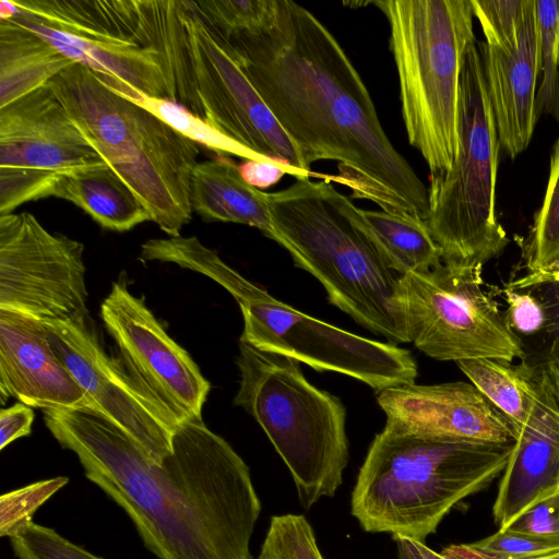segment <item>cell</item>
I'll use <instances>...</instances> for the list:
<instances>
[{"label":"cell","instance_id":"30","mask_svg":"<svg viewBox=\"0 0 559 559\" xmlns=\"http://www.w3.org/2000/svg\"><path fill=\"white\" fill-rule=\"evenodd\" d=\"M202 20L230 39L267 25L276 10V0H200L190 1Z\"/></svg>","mask_w":559,"mask_h":559},{"label":"cell","instance_id":"26","mask_svg":"<svg viewBox=\"0 0 559 559\" xmlns=\"http://www.w3.org/2000/svg\"><path fill=\"white\" fill-rule=\"evenodd\" d=\"M530 272L559 270V139L550 159L545 198L523 247Z\"/></svg>","mask_w":559,"mask_h":559},{"label":"cell","instance_id":"2","mask_svg":"<svg viewBox=\"0 0 559 559\" xmlns=\"http://www.w3.org/2000/svg\"><path fill=\"white\" fill-rule=\"evenodd\" d=\"M263 28L230 38L249 81L306 166L338 163L334 179L382 211L426 223L428 188L385 134L371 95L337 39L308 9L276 0Z\"/></svg>","mask_w":559,"mask_h":559},{"label":"cell","instance_id":"34","mask_svg":"<svg viewBox=\"0 0 559 559\" xmlns=\"http://www.w3.org/2000/svg\"><path fill=\"white\" fill-rule=\"evenodd\" d=\"M10 544L17 559H104L34 521L11 536Z\"/></svg>","mask_w":559,"mask_h":559},{"label":"cell","instance_id":"11","mask_svg":"<svg viewBox=\"0 0 559 559\" xmlns=\"http://www.w3.org/2000/svg\"><path fill=\"white\" fill-rule=\"evenodd\" d=\"M135 0H1L10 20L46 39L123 95L168 98L156 52L138 43Z\"/></svg>","mask_w":559,"mask_h":559},{"label":"cell","instance_id":"5","mask_svg":"<svg viewBox=\"0 0 559 559\" xmlns=\"http://www.w3.org/2000/svg\"><path fill=\"white\" fill-rule=\"evenodd\" d=\"M102 159L169 237L192 218L190 180L198 145L144 107L73 63L47 84Z\"/></svg>","mask_w":559,"mask_h":559},{"label":"cell","instance_id":"40","mask_svg":"<svg viewBox=\"0 0 559 559\" xmlns=\"http://www.w3.org/2000/svg\"><path fill=\"white\" fill-rule=\"evenodd\" d=\"M241 177L254 188H267L278 182L285 174L301 178L294 169L274 163L247 159L238 166Z\"/></svg>","mask_w":559,"mask_h":559},{"label":"cell","instance_id":"1","mask_svg":"<svg viewBox=\"0 0 559 559\" xmlns=\"http://www.w3.org/2000/svg\"><path fill=\"white\" fill-rule=\"evenodd\" d=\"M52 437L130 518L157 559H253L261 501L250 468L202 418L183 420L162 464L99 413L44 409Z\"/></svg>","mask_w":559,"mask_h":559},{"label":"cell","instance_id":"19","mask_svg":"<svg viewBox=\"0 0 559 559\" xmlns=\"http://www.w3.org/2000/svg\"><path fill=\"white\" fill-rule=\"evenodd\" d=\"M559 483V404L545 368L533 370L530 407L492 506L498 530Z\"/></svg>","mask_w":559,"mask_h":559},{"label":"cell","instance_id":"24","mask_svg":"<svg viewBox=\"0 0 559 559\" xmlns=\"http://www.w3.org/2000/svg\"><path fill=\"white\" fill-rule=\"evenodd\" d=\"M73 63L31 29L0 20V108L47 85Z\"/></svg>","mask_w":559,"mask_h":559},{"label":"cell","instance_id":"39","mask_svg":"<svg viewBox=\"0 0 559 559\" xmlns=\"http://www.w3.org/2000/svg\"><path fill=\"white\" fill-rule=\"evenodd\" d=\"M35 414L32 407L19 402L0 412V450L31 435Z\"/></svg>","mask_w":559,"mask_h":559},{"label":"cell","instance_id":"31","mask_svg":"<svg viewBox=\"0 0 559 559\" xmlns=\"http://www.w3.org/2000/svg\"><path fill=\"white\" fill-rule=\"evenodd\" d=\"M258 559H324L311 524L301 514L273 515Z\"/></svg>","mask_w":559,"mask_h":559},{"label":"cell","instance_id":"7","mask_svg":"<svg viewBox=\"0 0 559 559\" xmlns=\"http://www.w3.org/2000/svg\"><path fill=\"white\" fill-rule=\"evenodd\" d=\"M146 261L173 263L207 276L237 301L243 318L240 341L317 371L349 376L374 389L414 383L417 364L409 350L353 334L271 296L225 263L197 237L150 239Z\"/></svg>","mask_w":559,"mask_h":559},{"label":"cell","instance_id":"13","mask_svg":"<svg viewBox=\"0 0 559 559\" xmlns=\"http://www.w3.org/2000/svg\"><path fill=\"white\" fill-rule=\"evenodd\" d=\"M84 246L28 212L0 215V310L51 323L90 314Z\"/></svg>","mask_w":559,"mask_h":559},{"label":"cell","instance_id":"21","mask_svg":"<svg viewBox=\"0 0 559 559\" xmlns=\"http://www.w3.org/2000/svg\"><path fill=\"white\" fill-rule=\"evenodd\" d=\"M190 202L204 222L237 223L272 239L267 193L250 186L229 158L198 163L191 174Z\"/></svg>","mask_w":559,"mask_h":559},{"label":"cell","instance_id":"43","mask_svg":"<svg viewBox=\"0 0 559 559\" xmlns=\"http://www.w3.org/2000/svg\"><path fill=\"white\" fill-rule=\"evenodd\" d=\"M539 559H559V551L555 552V554H551V555H548V556H545V557L539 558Z\"/></svg>","mask_w":559,"mask_h":559},{"label":"cell","instance_id":"36","mask_svg":"<svg viewBox=\"0 0 559 559\" xmlns=\"http://www.w3.org/2000/svg\"><path fill=\"white\" fill-rule=\"evenodd\" d=\"M503 530L559 538V483L521 511Z\"/></svg>","mask_w":559,"mask_h":559},{"label":"cell","instance_id":"14","mask_svg":"<svg viewBox=\"0 0 559 559\" xmlns=\"http://www.w3.org/2000/svg\"><path fill=\"white\" fill-rule=\"evenodd\" d=\"M102 163L48 85L0 108V215L48 198L62 175Z\"/></svg>","mask_w":559,"mask_h":559},{"label":"cell","instance_id":"35","mask_svg":"<svg viewBox=\"0 0 559 559\" xmlns=\"http://www.w3.org/2000/svg\"><path fill=\"white\" fill-rule=\"evenodd\" d=\"M493 559H539L559 551V538L540 537L510 530L472 543Z\"/></svg>","mask_w":559,"mask_h":559},{"label":"cell","instance_id":"29","mask_svg":"<svg viewBox=\"0 0 559 559\" xmlns=\"http://www.w3.org/2000/svg\"><path fill=\"white\" fill-rule=\"evenodd\" d=\"M542 84L536 94V116L550 115L559 122V1L535 0Z\"/></svg>","mask_w":559,"mask_h":559},{"label":"cell","instance_id":"42","mask_svg":"<svg viewBox=\"0 0 559 559\" xmlns=\"http://www.w3.org/2000/svg\"><path fill=\"white\" fill-rule=\"evenodd\" d=\"M526 276L534 280L545 278L559 281V270L548 272H530Z\"/></svg>","mask_w":559,"mask_h":559},{"label":"cell","instance_id":"44","mask_svg":"<svg viewBox=\"0 0 559 559\" xmlns=\"http://www.w3.org/2000/svg\"><path fill=\"white\" fill-rule=\"evenodd\" d=\"M558 56H559V41H558Z\"/></svg>","mask_w":559,"mask_h":559},{"label":"cell","instance_id":"28","mask_svg":"<svg viewBox=\"0 0 559 559\" xmlns=\"http://www.w3.org/2000/svg\"><path fill=\"white\" fill-rule=\"evenodd\" d=\"M506 286L531 293L545 310L546 321L543 330L537 335L520 342V364L532 370L546 368L559 358V281L534 280L525 275Z\"/></svg>","mask_w":559,"mask_h":559},{"label":"cell","instance_id":"6","mask_svg":"<svg viewBox=\"0 0 559 559\" xmlns=\"http://www.w3.org/2000/svg\"><path fill=\"white\" fill-rule=\"evenodd\" d=\"M347 199L331 182L309 177L267 193L272 240L322 284L332 305L393 344L407 343L397 304L400 276L353 223Z\"/></svg>","mask_w":559,"mask_h":559},{"label":"cell","instance_id":"8","mask_svg":"<svg viewBox=\"0 0 559 559\" xmlns=\"http://www.w3.org/2000/svg\"><path fill=\"white\" fill-rule=\"evenodd\" d=\"M390 26L402 118L408 143L431 177L459 152L462 63L475 41L471 0H377Z\"/></svg>","mask_w":559,"mask_h":559},{"label":"cell","instance_id":"22","mask_svg":"<svg viewBox=\"0 0 559 559\" xmlns=\"http://www.w3.org/2000/svg\"><path fill=\"white\" fill-rule=\"evenodd\" d=\"M48 197L73 203L100 227L112 231H128L151 221L143 203L106 163L62 175Z\"/></svg>","mask_w":559,"mask_h":559},{"label":"cell","instance_id":"12","mask_svg":"<svg viewBox=\"0 0 559 559\" xmlns=\"http://www.w3.org/2000/svg\"><path fill=\"white\" fill-rule=\"evenodd\" d=\"M481 271L442 262L400 276L397 304L407 342L442 361L521 359V343L508 326L506 311L484 289Z\"/></svg>","mask_w":559,"mask_h":559},{"label":"cell","instance_id":"38","mask_svg":"<svg viewBox=\"0 0 559 559\" xmlns=\"http://www.w3.org/2000/svg\"><path fill=\"white\" fill-rule=\"evenodd\" d=\"M392 538L396 545L397 559H493L472 543L452 544L437 552L424 542L402 536Z\"/></svg>","mask_w":559,"mask_h":559},{"label":"cell","instance_id":"41","mask_svg":"<svg viewBox=\"0 0 559 559\" xmlns=\"http://www.w3.org/2000/svg\"><path fill=\"white\" fill-rule=\"evenodd\" d=\"M554 395L559 404V358L549 364L546 368Z\"/></svg>","mask_w":559,"mask_h":559},{"label":"cell","instance_id":"3","mask_svg":"<svg viewBox=\"0 0 559 559\" xmlns=\"http://www.w3.org/2000/svg\"><path fill=\"white\" fill-rule=\"evenodd\" d=\"M138 41L155 50L168 99L260 157L309 177L302 155L245 73L227 37L190 0H136Z\"/></svg>","mask_w":559,"mask_h":559},{"label":"cell","instance_id":"32","mask_svg":"<svg viewBox=\"0 0 559 559\" xmlns=\"http://www.w3.org/2000/svg\"><path fill=\"white\" fill-rule=\"evenodd\" d=\"M471 1L474 16L483 28L486 45L511 48L518 41L522 25L534 0Z\"/></svg>","mask_w":559,"mask_h":559},{"label":"cell","instance_id":"27","mask_svg":"<svg viewBox=\"0 0 559 559\" xmlns=\"http://www.w3.org/2000/svg\"><path fill=\"white\" fill-rule=\"evenodd\" d=\"M123 96L150 110L195 144L199 143L219 155L231 154L246 160L271 163L168 98L151 97L143 93Z\"/></svg>","mask_w":559,"mask_h":559},{"label":"cell","instance_id":"4","mask_svg":"<svg viewBox=\"0 0 559 559\" xmlns=\"http://www.w3.org/2000/svg\"><path fill=\"white\" fill-rule=\"evenodd\" d=\"M514 444L454 441L385 423L359 468L352 515L368 533L419 542L501 475Z\"/></svg>","mask_w":559,"mask_h":559},{"label":"cell","instance_id":"16","mask_svg":"<svg viewBox=\"0 0 559 559\" xmlns=\"http://www.w3.org/2000/svg\"><path fill=\"white\" fill-rule=\"evenodd\" d=\"M99 314L130 373L182 421L202 418L210 382L123 278L112 283Z\"/></svg>","mask_w":559,"mask_h":559},{"label":"cell","instance_id":"23","mask_svg":"<svg viewBox=\"0 0 559 559\" xmlns=\"http://www.w3.org/2000/svg\"><path fill=\"white\" fill-rule=\"evenodd\" d=\"M345 207L382 262L399 276L430 271L442 263L441 249L425 222L385 211L361 210L349 198Z\"/></svg>","mask_w":559,"mask_h":559},{"label":"cell","instance_id":"33","mask_svg":"<svg viewBox=\"0 0 559 559\" xmlns=\"http://www.w3.org/2000/svg\"><path fill=\"white\" fill-rule=\"evenodd\" d=\"M69 483L66 476L39 480L0 497V536L11 537L33 521V515L48 499Z\"/></svg>","mask_w":559,"mask_h":559},{"label":"cell","instance_id":"9","mask_svg":"<svg viewBox=\"0 0 559 559\" xmlns=\"http://www.w3.org/2000/svg\"><path fill=\"white\" fill-rule=\"evenodd\" d=\"M235 405L264 430L286 464L300 504L333 498L348 463L346 408L304 376L297 360L239 340Z\"/></svg>","mask_w":559,"mask_h":559},{"label":"cell","instance_id":"17","mask_svg":"<svg viewBox=\"0 0 559 559\" xmlns=\"http://www.w3.org/2000/svg\"><path fill=\"white\" fill-rule=\"evenodd\" d=\"M386 424L454 441L514 444L509 420L472 384H402L379 391Z\"/></svg>","mask_w":559,"mask_h":559},{"label":"cell","instance_id":"15","mask_svg":"<svg viewBox=\"0 0 559 559\" xmlns=\"http://www.w3.org/2000/svg\"><path fill=\"white\" fill-rule=\"evenodd\" d=\"M44 325L58 358L97 412L162 464L182 420L107 353L90 314Z\"/></svg>","mask_w":559,"mask_h":559},{"label":"cell","instance_id":"10","mask_svg":"<svg viewBox=\"0 0 559 559\" xmlns=\"http://www.w3.org/2000/svg\"><path fill=\"white\" fill-rule=\"evenodd\" d=\"M500 143L478 43L462 63L459 152L452 167L431 177L426 224L445 265L483 267L509 243L496 215Z\"/></svg>","mask_w":559,"mask_h":559},{"label":"cell","instance_id":"20","mask_svg":"<svg viewBox=\"0 0 559 559\" xmlns=\"http://www.w3.org/2000/svg\"><path fill=\"white\" fill-rule=\"evenodd\" d=\"M488 98L500 147L510 158L527 148L537 122L536 82L539 74L535 0L516 44L499 48L478 43Z\"/></svg>","mask_w":559,"mask_h":559},{"label":"cell","instance_id":"37","mask_svg":"<svg viewBox=\"0 0 559 559\" xmlns=\"http://www.w3.org/2000/svg\"><path fill=\"white\" fill-rule=\"evenodd\" d=\"M501 293L508 302L506 318L511 332L520 342L537 335L546 321L539 300L526 290H514L507 286Z\"/></svg>","mask_w":559,"mask_h":559},{"label":"cell","instance_id":"25","mask_svg":"<svg viewBox=\"0 0 559 559\" xmlns=\"http://www.w3.org/2000/svg\"><path fill=\"white\" fill-rule=\"evenodd\" d=\"M456 365L515 432L528 412L533 370L490 358L460 360Z\"/></svg>","mask_w":559,"mask_h":559},{"label":"cell","instance_id":"18","mask_svg":"<svg viewBox=\"0 0 559 559\" xmlns=\"http://www.w3.org/2000/svg\"><path fill=\"white\" fill-rule=\"evenodd\" d=\"M0 397L41 411L97 412L58 358L44 323L5 310H0Z\"/></svg>","mask_w":559,"mask_h":559}]
</instances>
